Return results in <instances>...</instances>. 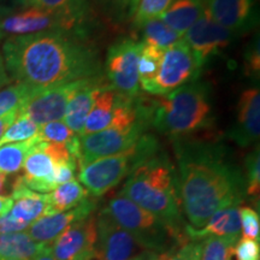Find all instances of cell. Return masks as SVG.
<instances>
[{"label": "cell", "instance_id": "obj_1", "mask_svg": "<svg viewBox=\"0 0 260 260\" xmlns=\"http://www.w3.org/2000/svg\"><path fill=\"white\" fill-rule=\"evenodd\" d=\"M177 157V188L182 212L200 229L217 211L237 207L247 198L241 169L220 140L188 136L172 140Z\"/></svg>", "mask_w": 260, "mask_h": 260}, {"label": "cell", "instance_id": "obj_2", "mask_svg": "<svg viewBox=\"0 0 260 260\" xmlns=\"http://www.w3.org/2000/svg\"><path fill=\"white\" fill-rule=\"evenodd\" d=\"M10 80L32 89L104 75L100 54L89 38L61 30L11 37L3 45Z\"/></svg>", "mask_w": 260, "mask_h": 260}, {"label": "cell", "instance_id": "obj_3", "mask_svg": "<svg viewBox=\"0 0 260 260\" xmlns=\"http://www.w3.org/2000/svg\"><path fill=\"white\" fill-rule=\"evenodd\" d=\"M119 194L171 225L184 229L177 171L165 152L159 151L136 165Z\"/></svg>", "mask_w": 260, "mask_h": 260}, {"label": "cell", "instance_id": "obj_4", "mask_svg": "<svg viewBox=\"0 0 260 260\" xmlns=\"http://www.w3.org/2000/svg\"><path fill=\"white\" fill-rule=\"evenodd\" d=\"M212 90L195 80L168 95L152 99L151 126L174 139L195 136L214 125Z\"/></svg>", "mask_w": 260, "mask_h": 260}, {"label": "cell", "instance_id": "obj_5", "mask_svg": "<svg viewBox=\"0 0 260 260\" xmlns=\"http://www.w3.org/2000/svg\"><path fill=\"white\" fill-rule=\"evenodd\" d=\"M105 210L118 225L128 230L142 246L153 252H171L189 240L184 229L171 225L121 194L112 198Z\"/></svg>", "mask_w": 260, "mask_h": 260}, {"label": "cell", "instance_id": "obj_6", "mask_svg": "<svg viewBox=\"0 0 260 260\" xmlns=\"http://www.w3.org/2000/svg\"><path fill=\"white\" fill-rule=\"evenodd\" d=\"M159 151L157 138L145 133L132 148L79 168V181L93 197H102L128 177L136 165Z\"/></svg>", "mask_w": 260, "mask_h": 260}, {"label": "cell", "instance_id": "obj_7", "mask_svg": "<svg viewBox=\"0 0 260 260\" xmlns=\"http://www.w3.org/2000/svg\"><path fill=\"white\" fill-rule=\"evenodd\" d=\"M96 218L95 255L98 260H155L161 253L142 246L104 209Z\"/></svg>", "mask_w": 260, "mask_h": 260}, {"label": "cell", "instance_id": "obj_8", "mask_svg": "<svg viewBox=\"0 0 260 260\" xmlns=\"http://www.w3.org/2000/svg\"><path fill=\"white\" fill-rule=\"evenodd\" d=\"M141 50L142 42L134 39H121L107 50L104 73L107 83L122 95H140L139 59Z\"/></svg>", "mask_w": 260, "mask_h": 260}, {"label": "cell", "instance_id": "obj_9", "mask_svg": "<svg viewBox=\"0 0 260 260\" xmlns=\"http://www.w3.org/2000/svg\"><path fill=\"white\" fill-rule=\"evenodd\" d=\"M199 76L189 47L182 38L164 51L157 77L142 89L152 95H168Z\"/></svg>", "mask_w": 260, "mask_h": 260}, {"label": "cell", "instance_id": "obj_10", "mask_svg": "<svg viewBox=\"0 0 260 260\" xmlns=\"http://www.w3.org/2000/svg\"><path fill=\"white\" fill-rule=\"evenodd\" d=\"M149 126L151 124L147 119H140L126 129L109 126L102 132L80 136V158L77 167L81 168L96 159L122 153L132 148Z\"/></svg>", "mask_w": 260, "mask_h": 260}, {"label": "cell", "instance_id": "obj_11", "mask_svg": "<svg viewBox=\"0 0 260 260\" xmlns=\"http://www.w3.org/2000/svg\"><path fill=\"white\" fill-rule=\"evenodd\" d=\"M86 80L34 89L19 110L18 116L28 117L38 125L60 121L65 115L70 99L83 86Z\"/></svg>", "mask_w": 260, "mask_h": 260}, {"label": "cell", "instance_id": "obj_12", "mask_svg": "<svg viewBox=\"0 0 260 260\" xmlns=\"http://www.w3.org/2000/svg\"><path fill=\"white\" fill-rule=\"evenodd\" d=\"M239 37L236 32L217 24L207 15L206 8L203 16L184 34L183 40L189 47L195 67L199 73L209 61L219 54Z\"/></svg>", "mask_w": 260, "mask_h": 260}, {"label": "cell", "instance_id": "obj_13", "mask_svg": "<svg viewBox=\"0 0 260 260\" xmlns=\"http://www.w3.org/2000/svg\"><path fill=\"white\" fill-rule=\"evenodd\" d=\"M96 218L89 217L71 224L51 243L56 260H76L83 256L95 259Z\"/></svg>", "mask_w": 260, "mask_h": 260}, {"label": "cell", "instance_id": "obj_14", "mask_svg": "<svg viewBox=\"0 0 260 260\" xmlns=\"http://www.w3.org/2000/svg\"><path fill=\"white\" fill-rule=\"evenodd\" d=\"M205 4L213 22L239 37L253 30L259 23L256 0H209Z\"/></svg>", "mask_w": 260, "mask_h": 260}, {"label": "cell", "instance_id": "obj_15", "mask_svg": "<svg viewBox=\"0 0 260 260\" xmlns=\"http://www.w3.org/2000/svg\"><path fill=\"white\" fill-rule=\"evenodd\" d=\"M260 135V92L258 87L243 90L236 107V121L226 138L240 147L258 144Z\"/></svg>", "mask_w": 260, "mask_h": 260}, {"label": "cell", "instance_id": "obj_16", "mask_svg": "<svg viewBox=\"0 0 260 260\" xmlns=\"http://www.w3.org/2000/svg\"><path fill=\"white\" fill-rule=\"evenodd\" d=\"M96 203L89 198L69 211L42 216L32 222L25 232L34 241L51 245L71 224L82 220L94 212Z\"/></svg>", "mask_w": 260, "mask_h": 260}, {"label": "cell", "instance_id": "obj_17", "mask_svg": "<svg viewBox=\"0 0 260 260\" xmlns=\"http://www.w3.org/2000/svg\"><path fill=\"white\" fill-rule=\"evenodd\" d=\"M23 167L24 175L21 178L30 190L48 194L57 187L54 183L56 162L42 149V140L25 158Z\"/></svg>", "mask_w": 260, "mask_h": 260}, {"label": "cell", "instance_id": "obj_18", "mask_svg": "<svg viewBox=\"0 0 260 260\" xmlns=\"http://www.w3.org/2000/svg\"><path fill=\"white\" fill-rule=\"evenodd\" d=\"M106 83L104 75L87 79L83 86L70 99L64 115V123L76 135H82L84 123L94 105L98 93Z\"/></svg>", "mask_w": 260, "mask_h": 260}, {"label": "cell", "instance_id": "obj_19", "mask_svg": "<svg viewBox=\"0 0 260 260\" xmlns=\"http://www.w3.org/2000/svg\"><path fill=\"white\" fill-rule=\"evenodd\" d=\"M12 205L9 211L11 218L30 225L32 222L45 216L47 209V194H40L25 187L21 177L14 182L12 186Z\"/></svg>", "mask_w": 260, "mask_h": 260}, {"label": "cell", "instance_id": "obj_20", "mask_svg": "<svg viewBox=\"0 0 260 260\" xmlns=\"http://www.w3.org/2000/svg\"><path fill=\"white\" fill-rule=\"evenodd\" d=\"M184 233L189 240H203L207 236H217L239 241L241 236L239 207H228L217 211L200 229H194L186 224Z\"/></svg>", "mask_w": 260, "mask_h": 260}, {"label": "cell", "instance_id": "obj_21", "mask_svg": "<svg viewBox=\"0 0 260 260\" xmlns=\"http://www.w3.org/2000/svg\"><path fill=\"white\" fill-rule=\"evenodd\" d=\"M205 12V3L201 0H172L160 18L169 28L183 37Z\"/></svg>", "mask_w": 260, "mask_h": 260}, {"label": "cell", "instance_id": "obj_22", "mask_svg": "<svg viewBox=\"0 0 260 260\" xmlns=\"http://www.w3.org/2000/svg\"><path fill=\"white\" fill-rule=\"evenodd\" d=\"M117 92L109 83L104 84L95 98L94 105L88 113L82 135L94 134L109 128L112 121L113 106H115Z\"/></svg>", "mask_w": 260, "mask_h": 260}, {"label": "cell", "instance_id": "obj_23", "mask_svg": "<svg viewBox=\"0 0 260 260\" xmlns=\"http://www.w3.org/2000/svg\"><path fill=\"white\" fill-rule=\"evenodd\" d=\"M46 243H39L28 233L0 234V258L31 260L40 253Z\"/></svg>", "mask_w": 260, "mask_h": 260}, {"label": "cell", "instance_id": "obj_24", "mask_svg": "<svg viewBox=\"0 0 260 260\" xmlns=\"http://www.w3.org/2000/svg\"><path fill=\"white\" fill-rule=\"evenodd\" d=\"M88 191L76 180L59 184L47 194V209L45 216L74 209L88 199Z\"/></svg>", "mask_w": 260, "mask_h": 260}, {"label": "cell", "instance_id": "obj_25", "mask_svg": "<svg viewBox=\"0 0 260 260\" xmlns=\"http://www.w3.org/2000/svg\"><path fill=\"white\" fill-rule=\"evenodd\" d=\"M41 139L39 135L23 142L0 146V172L5 175L16 174L23 167L25 158Z\"/></svg>", "mask_w": 260, "mask_h": 260}, {"label": "cell", "instance_id": "obj_26", "mask_svg": "<svg viewBox=\"0 0 260 260\" xmlns=\"http://www.w3.org/2000/svg\"><path fill=\"white\" fill-rule=\"evenodd\" d=\"M142 32V41L145 45L154 46L165 51L182 39L181 35L169 28L160 18H153L145 22L139 28Z\"/></svg>", "mask_w": 260, "mask_h": 260}, {"label": "cell", "instance_id": "obj_27", "mask_svg": "<svg viewBox=\"0 0 260 260\" xmlns=\"http://www.w3.org/2000/svg\"><path fill=\"white\" fill-rule=\"evenodd\" d=\"M162 54H164V51L154 46L145 45L142 42V50L139 59V81L142 88L157 77L162 60Z\"/></svg>", "mask_w": 260, "mask_h": 260}, {"label": "cell", "instance_id": "obj_28", "mask_svg": "<svg viewBox=\"0 0 260 260\" xmlns=\"http://www.w3.org/2000/svg\"><path fill=\"white\" fill-rule=\"evenodd\" d=\"M32 90L34 89L30 87L21 83H16L0 90V117H4L11 112H19Z\"/></svg>", "mask_w": 260, "mask_h": 260}, {"label": "cell", "instance_id": "obj_29", "mask_svg": "<svg viewBox=\"0 0 260 260\" xmlns=\"http://www.w3.org/2000/svg\"><path fill=\"white\" fill-rule=\"evenodd\" d=\"M236 242L225 237H205L201 240L200 260H232Z\"/></svg>", "mask_w": 260, "mask_h": 260}, {"label": "cell", "instance_id": "obj_30", "mask_svg": "<svg viewBox=\"0 0 260 260\" xmlns=\"http://www.w3.org/2000/svg\"><path fill=\"white\" fill-rule=\"evenodd\" d=\"M39 125L25 116H17L16 121L9 126L5 134L0 139V146L6 144H16V142L28 141L37 136Z\"/></svg>", "mask_w": 260, "mask_h": 260}, {"label": "cell", "instance_id": "obj_31", "mask_svg": "<svg viewBox=\"0 0 260 260\" xmlns=\"http://www.w3.org/2000/svg\"><path fill=\"white\" fill-rule=\"evenodd\" d=\"M27 8H38L51 11L73 12L77 15H92L88 0H28Z\"/></svg>", "mask_w": 260, "mask_h": 260}, {"label": "cell", "instance_id": "obj_32", "mask_svg": "<svg viewBox=\"0 0 260 260\" xmlns=\"http://www.w3.org/2000/svg\"><path fill=\"white\" fill-rule=\"evenodd\" d=\"M245 180L247 197H252L256 199L259 198L260 191V153L259 145L255 149L247 155L245 159Z\"/></svg>", "mask_w": 260, "mask_h": 260}, {"label": "cell", "instance_id": "obj_33", "mask_svg": "<svg viewBox=\"0 0 260 260\" xmlns=\"http://www.w3.org/2000/svg\"><path fill=\"white\" fill-rule=\"evenodd\" d=\"M171 3L172 0H139L133 16V23L139 29L149 19L159 18Z\"/></svg>", "mask_w": 260, "mask_h": 260}, {"label": "cell", "instance_id": "obj_34", "mask_svg": "<svg viewBox=\"0 0 260 260\" xmlns=\"http://www.w3.org/2000/svg\"><path fill=\"white\" fill-rule=\"evenodd\" d=\"M98 6L113 23H123L133 18L132 2L130 0H95Z\"/></svg>", "mask_w": 260, "mask_h": 260}, {"label": "cell", "instance_id": "obj_35", "mask_svg": "<svg viewBox=\"0 0 260 260\" xmlns=\"http://www.w3.org/2000/svg\"><path fill=\"white\" fill-rule=\"evenodd\" d=\"M38 135L42 141L52 142V144H67L76 136L73 130L68 128L65 123L60 121L39 125Z\"/></svg>", "mask_w": 260, "mask_h": 260}, {"label": "cell", "instance_id": "obj_36", "mask_svg": "<svg viewBox=\"0 0 260 260\" xmlns=\"http://www.w3.org/2000/svg\"><path fill=\"white\" fill-rule=\"evenodd\" d=\"M240 222H241V233L243 239L255 240L260 239V218L259 212L249 206L239 209Z\"/></svg>", "mask_w": 260, "mask_h": 260}, {"label": "cell", "instance_id": "obj_37", "mask_svg": "<svg viewBox=\"0 0 260 260\" xmlns=\"http://www.w3.org/2000/svg\"><path fill=\"white\" fill-rule=\"evenodd\" d=\"M260 46L259 37L252 39L245 51V75L252 80H259L260 76Z\"/></svg>", "mask_w": 260, "mask_h": 260}, {"label": "cell", "instance_id": "obj_38", "mask_svg": "<svg viewBox=\"0 0 260 260\" xmlns=\"http://www.w3.org/2000/svg\"><path fill=\"white\" fill-rule=\"evenodd\" d=\"M233 256L236 260H260V245L259 241L249 239H239L234 246Z\"/></svg>", "mask_w": 260, "mask_h": 260}, {"label": "cell", "instance_id": "obj_39", "mask_svg": "<svg viewBox=\"0 0 260 260\" xmlns=\"http://www.w3.org/2000/svg\"><path fill=\"white\" fill-rule=\"evenodd\" d=\"M201 240H188L170 252L168 260H200Z\"/></svg>", "mask_w": 260, "mask_h": 260}, {"label": "cell", "instance_id": "obj_40", "mask_svg": "<svg viewBox=\"0 0 260 260\" xmlns=\"http://www.w3.org/2000/svg\"><path fill=\"white\" fill-rule=\"evenodd\" d=\"M76 168L77 162L75 160L56 164V169H54V183H56V186L75 180Z\"/></svg>", "mask_w": 260, "mask_h": 260}, {"label": "cell", "instance_id": "obj_41", "mask_svg": "<svg viewBox=\"0 0 260 260\" xmlns=\"http://www.w3.org/2000/svg\"><path fill=\"white\" fill-rule=\"evenodd\" d=\"M28 224L21 223L15 220L9 216V213L0 217V234H10V233H19L24 232L28 229Z\"/></svg>", "mask_w": 260, "mask_h": 260}, {"label": "cell", "instance_id": "obj_42", "mask_svg": "<svg viewBox=\"0 0 260 260\" xmlns=\"http://www.w3.org/2000/svg\"><path fill=\"white\" fill-rule=\"evenodd\" d=\"M17 116L18 112H11L4 117H0V139H2L3 135L5 134L6 130L9 129V126L16 121Z\"/></svg>", "mask_w": 260, "mask_h": 260}, {"label": "cell", "instance_id": "obj_43", "mask_svg": "<svg viewBox=\"0 0 260 260\" xmlns=\"http://www.w3.org/2000/svg\"><path fill=\"white\" fill-rule=\"evenodd\" d=\"M12 205H14V200H12L11 197L0 195V217L8 213L11 210Z\"/></svg>", "mask_w": 260, "mask_h": 260}, {"label": "cell", "instance_id": "obj_44", "mask_svg": "<svg viewBox=\"0 0 260 260\" xmlns=\"http://www.w3.org/2000/svg\"><path fill=\"white\" fill-rule=\"evenodd\" d=\"M10 81L11 80H10L8 71H6L4 59H3V56L0 54V89H2L3 87L8 86V84L10 83Z\"/></svg>", "mask_w": 260, "mask_h": 260}, {"label": "cell", "instance_id": "obj_45", "mask_svg": "<svg viewBox=\"0 0 260 260\" xmlns=\"http://www.w3.org/2000/svg\"><path fill=\"white\" fill-rule=\"evenodd\" d=\"M0 6H4V8L9 9H15L21 6V8L25 9L27 0H0Z\"/></svg>", "mask_w": 260, "mask_h": 260}, {"label": "cell", "instance_id": "obj_46", "mask_svg": "<svg viewBox=\"0 0 260 260\" xmlns=\"http://www.w3.org/2000/svg\"><path fill=\"white\" fill-rule=\"evenodd\" d=\"M31 260H56L53 258V254H52L51 252V245L45 246L44 249Z\"/></svg>", "mask_w": 260, "mask_h": 260}, {"label": "cell", "instance_id": "obj_47", "mask_svg": "<svg viewBox=\"0 0 260 260\" xmlns=\"http://www.w3.org/2000/svg\"><path fill=\"white\" fill-rule=\"evenodd\" d=\"M14 12V9H9V8H4V6H0V22H2L3 18H5L6 16L11 15ZM3 37L0 34V40H2Z\"/></svg>", "mask_w": 260, "mask_h": 260}, {"label": "cell", "instance_id": "obj_48", "mask_svg": "<svg viewBox=\"0 0 260 260\" xmlns=\"http://www.w3.org/2000/svg\"><path fill=\"white\" fill-rule=\"evenodd\" d=\"M6 183H8V175L0 172V194L6 190Z\"/></svg>", "mask_w": 260, "mask_h": 260}, {"label": "cell", "instance_id": "obj_49", "mask_svg": "<svg viewBox=\"0 0 260 260\" xmlns=\"http://www.w3.org/2000/svg\"><path fill=\"white\" fill-rule=\"evenodd\" d=\"M172 252V251H171ZM169 254H170V252H167V253H161L160 255L158 256L157 259L155 260H168V258H169Z\"/></svg>", "mask_w": 260, "mask_h": 260}, {"label": "cell", "instance_id": "obj_50", "mask_svg": "<svg viewBox=\"0 0 260 260\" xmlns=\"http://www.w3.org/2000/svg\"><path fill=\"white\" fill-rule=\"evenodd\" d=\"M130 2H132V9H133V12H134V14H135V10H136V6H138L139 0H130ZM133 16H134V15H133Z\"/></svg>", "mask_w": 260, "mask_h": 260}, {"label": "cell", "instance_id": "obj_51", "mask_svg": "<svg viewBox=\"0 0 260 260\" xmlns=\"http://www.w3.org/2000/svg\"><path fill=\"white\" fill-rule=\"evenodd\" d=\"M76 260H93V258H87V256H83V258H80V259H76Z\"/></svg>", "mask_w": 260, "mask_h": 260}, {"label": "cell", "instance_id": "obj_52", "mask_svg": "<svg viewBox=\"0 0 260 260\" xmlns=\"http://www.w3.org/2000/svg\"><path fill=\"white\" fill-rule=\"evenodd\" d=\"M0 260H17V259H8V258H0Z\"/></svg>", "mask_w": 260, "mask_h": 260}, {"label": "cell", "instance_id": "obj_53", "mask_svg": "<svg viewBox=\"0 0 260 260\" xmlns=\"http://www.w3.org/2000/svg\"><path fill=\"white\" fill-rule=\"evenodd\" d=\"M201 2H203V3H207V2H209V0H201Z\"/></svg>", "mask_w": 260, "mask_h": 260}]
</instances>
